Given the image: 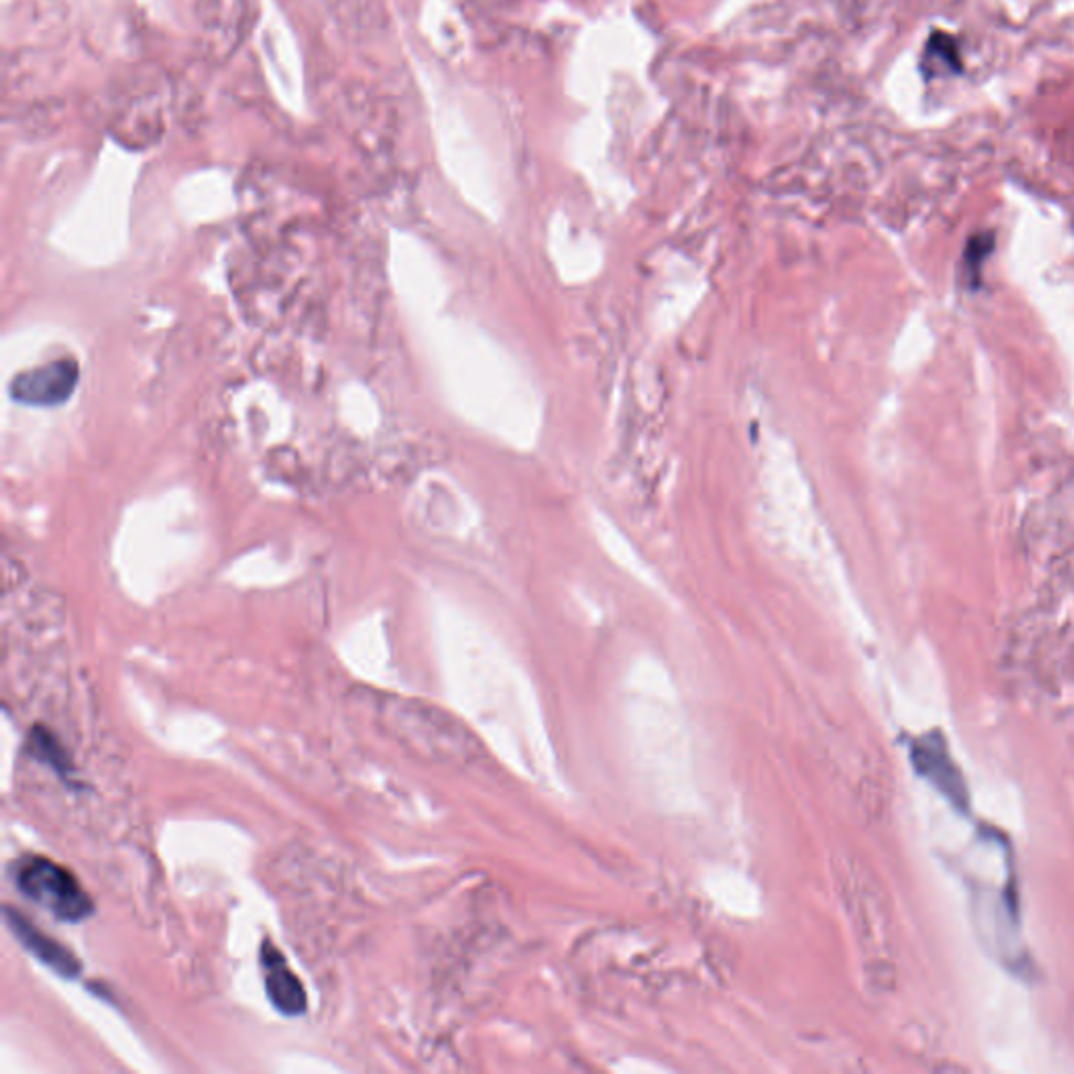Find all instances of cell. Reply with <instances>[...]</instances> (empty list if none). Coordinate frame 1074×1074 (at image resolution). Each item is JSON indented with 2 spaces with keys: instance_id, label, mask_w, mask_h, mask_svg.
<instances>
[{
  "instance_id": "obj_1",
  "label": "cell",
  "mask_w": 1074,
  "mask_h": 1074,
  "mask_svg": "<svg viewBox=\"0 0 1074 1074\" xmlns=\"http://www.w3.org/2000/svg\"><path fill=\"white\" fill-rule=\"evenodd\" d=\"M15 883L25 899L44 907L57 920L78 923L93 915L95 904L83 883L66 867L44 856H28L15 867Z\"/></svg>"
},
{
  "instance_id": "obj_2",
  "label": "cell",
  "mask_w": 1074,
  "mask_h": 1074,
  "mask_svg": "<svg viewBox=\"0 0 1074 1074\" xmlns=\"http://www.w3.org/2000/svg\"><path fill=\"white\" fill-rule=\"evenodd\" d=\"M78 378V364L74 359H59L15 376L11 384V395L23 405L55 408L74 393Z\"/></svg>"
},
{
  "instance_id": "obj_3",
  "label": "cell",
  "mask_w": 1074,
  "mask_h": 1074,
  "mask_svg": "<svg viewBox=\"0 0 1074 1074\" xmlns=\"http://www.w3.org/2000/svg\"><path fill=\"white\" fill-rule=\"evenodd\" d=\"M264 988L273 1008L285 1016H301L307 1009V992L285 962L282 951L269 939L261 946Z\"/></svg>"
},
{
  "instance_id": "obj_4",
  "label": "cell",
  "mask_w": 1074,
  "mask_h": 1074,
  "mask_svg": "<svg viewBox=\"0 0 1074 1074\" xmlns=\"http://www.w3.org/2000/svg\"><path fill=\"white\" fill-rule=\"evenodd\" d=\"M4 920H7V925L11 927V932L18 936V941L39 959L43 962L46 967H51L53 972H57L59 976H66V978H76L83 969L80 962L74 957V953L66 948L64 944L48 939L46 934H43L41 930H36L30 921L25 920L23 915H20L18 911H13L11 907L4 909Z\"/></svg>"
},
{
  "instance_id": "obj_5",
  "label": "cell",
  "mask_w": 1074,
  "mask_h": 1074,
  "mask_svg": "<svg viewBox=\"0 0 1074 1074\" xmlns=\"http://www.w3.org/2000/svg\"><path fill=\"white\" fill-rule=\"evenodd\" d=\"M30 746H32V753L39 760H43L44 764H48L59 772H66V753L48 730L34 728L32 737H30Z\"/></svg>"
},
{
  "instance_id": "obj_6",
  "label": "cell",
  "mask_w": 1074,
  "mask_h": 1074,
  "mask_svg": "<svg viewBox=\"0 0 1074 1074\" xmlns=\"http://www.w3.org/2000/svg\"><path fill=\"white\" fill-rule=\"evenodd\" d=\"M925 53H927V57H939L951 72H959L962 69V59H959L957 43L948 34H944V32H936L930 39Z\"/></svg>"
}]
</instances>
